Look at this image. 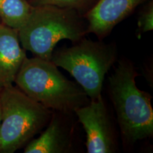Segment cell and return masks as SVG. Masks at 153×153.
<instances>
[{"label": "cell", "mask_w": 153, "mask_h": 153, "mask_svg": "<svg viewBox=\"0 0 153 153\" xmlns=\"http://www.w3.org/2000/svg\"><path fill=\"white\" fill-rule=\"evenodd\" d=\"M1 24H2V23H1V20H0V25H1Z\"/></svg>", "instance_id": "cell-14"}, {"label": "cell", "mask_w": 153, "mask_h": 153, "mask_svg": "<svg viewBox=\"0 0 153 153\" xmlns=\"http://www.w3.org/2000/svg\"><path fill=\"white\" fill-rule=\"evenodd\" d=\"M1 89H0V91H1Z\"/></svg>", "instance_id": "cell-15"}, {"label": "cell", "mask_w": 153, "mask_h": 153, "mask_svg": "<svg viewBox=\"0 0 153 153\" xmlns=\"http://www.w3.org/2000/svg\"><path fill=\"white\" fill-rule=\"evenodd\" d=\"M18 31L23 48L45 60H51L61 40L76 43L88 34L87 22L83 15L74 9L51 5L33 7Z\"/></svg>", "instance_id": "cell-3"}, {"label": "cell", "mask_w": 153, "mask_h": 153, "mask_svg": "<svg viewBox=\"0 0 153 153\" xmlns=\"http://www.w3.org/2000/svg\"><path fill=\"white\" fill-rule=\"evenodd\" d=\"M33 8L28 0H0V20L4 25L19 30Z\"/></svg>", "instance_id": "cell-10"}, {"label": "cell", "mask_w": 153, "mask_h": 153, "mask_svg": "<svg viewBox=\"0 0 153 153\" xmlns=\"http://www.w3.org/2000/svg\"><path fill=\"white\" fill-rule=\"evenodd\" d=\"M27 57L17 29L0 25V89L13 85L19 70Z\"/></svg>", "instance_id": "cell-9"}, {"label": "cell", "mask_w": 153, "mask_h": 153, "mask_svg": "<svg viewBox=\"0 0 153 153\" xmlns=\"http://www.w3.org/2000/svg\"><path fill=\"white\" fill-rule=\"evenodd\" d=\"M74 115L85 131L88 153H114L118 150L114 127L102 96L77 108Z\"/></svg>", "instance_id": "cell-6"}, {"label": "cell", "mask_w": 153, "mask_h": 153, "mask_svg": "<svg viewBox=\"0 0 153 153\" xmlns=\"http://www.w3.org/2000/svg\"><path fill=\"white\" fill-rule=\"evenodd\" d=\"M0 153L24 148L48 124L53 111L10 85L0 91Z\"/></svg>", "instance_id": "cell-4"}, {"label": "cell", "mask_w": 153, "mask_h": 153, "mask_svg": "<svg viewBox=\"0 0 153 153\" xmlns=\"http://www.w3.org/2000/svg\"><path fill=\"white\" fill-rule=\"evenodd\" d=\"M138 75L131 60L121 59L108 77V94L123 142L127 146L153 135L152 97L137 87Z\"/></svg>", "instance_id": "cell-1"}, {"label": "cell", "mask_w": 153, "mask_h": 153, "mask_svg": "<svg viewBox=\"0 0 153 153\" xmlns=\"http://www.w3.org/2000/svg\"><path fill=\"white\" fill-rule=\"evenodd\" d=\"M98 0H28L32 7L51 5L61 8L74 9L85 15L97 4Z\"/></svg>", "instance_id": "cell-11"}, {"label": "cell", "mask_w": 153, "mask_h": 153, "mask_svg": "<svg viewBox=\"0 0 153 153\" xmlns=\"http://www.w3.org/2000/svg\"><path fill=\"white\" fill-rule=\"evenodd\" d=\"M74 113L53 111L48 124L37 138L24 147V153H70L75 150Z\"/></svg>", "instance_id": "cell-7"}, {"label": "cell", "mask_w": 153, "mask_h": 153, "mask_svg": "<svg viewBox=\"0 0 153 153\" xmlns=\"http://www.w3.org/2000/svg\"><path fill=\"white\" fill-rule=\"evenodd\" d=\"M0 123H1V108H0Z\"/></svg>", "instance_id": "cell-13"}, {"label": "cell", "mask_w": 153, "mask_h": 153, "mask_svg": "<svg viewBox=\"0 0 153 153\" xmlns=\"http://www.w3.org/2000/svg\"><path fill=\"white\" fill-rule=\"evenodd\" d=\"M153 29V1L148 0L140 11L137 18V36Z\"/></svg>", "instance_id": "cell-12"}, {"label": "cell", "mask_w": 153, "mask_h": 153, "mask_svg": "<svg viewBox=\"0 0 153 153\" xmlns=\"http://www.w3.org/2000/svg\"><path fill=\"white\" fill-rule=\"evenodd\" d=\"M117 59L116 43L85 37L71 47L54 50L51 61L71 74L93 100L101 95L105 76Z\"/></svg>", "instance_id": "cell-5"}, {"label": "cell", "mask_w": 153, "mask_h": 153, "mask_svg": "<svg viewBox=\"0 0 153 153\" xmlns=\"http://www.w3.org/2000/svg\"><path fill=\"white\" fill-rule=\"evenodd\" d=\"M51 60L26 57L14 83L28 97L50 110L74 111L90 102L84 89L69 80Z\"/></svg>", "instance_id": "cell-2"}, {"label": "cell", "mask_w": 153, "mask_h": 153, "mask_svg": "<svg viewBox=\"0 0 153 153\" xmlns=\"http://www.w3.org/2000/svg\"><path fill=\"white\" fill-rule=\"evenodd\" d=\"M148 0H98L87 14V33L103 41L116 25L129 16L140 5Z\"/></svg>", "instance_id": "cell-8"}]
</instances>
